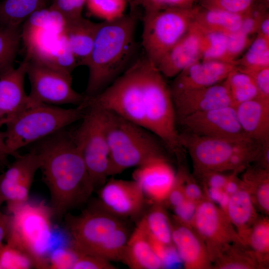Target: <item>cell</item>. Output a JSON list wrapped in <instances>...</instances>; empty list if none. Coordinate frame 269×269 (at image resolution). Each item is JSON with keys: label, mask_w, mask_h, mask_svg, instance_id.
I'll use <instances>...</instances> for the list:
<instances>
[{"label": "cell", "mask_w": 269, "mask_h": 269, "mask_svg": "<svg viewBox=\"0 0 269 269\" xmlns=\"http://www.w3.org/2000/svg\"><path fill=\"white\" fill-rule=\"evenodd\" d=\"M196 174L203 180L206 188L223 189L229 177L218 171H207Z\"/></svg>", "instance_id": "obj_48"}, {"label": "cell", "mask_w": 269, "mask_h": 269, "mask_svg": "<svg viewBox=\"0 0 269 269\" xmlns=\"http://www.w3.org/2000/svg\"><path fill=\"white\" fill-rule=\"evenodd\" d=\"M243 14L225 10L195 6L194 23L208 30L232 33L240 30Z\"/></svg>", "instance_id": "obj_27"}, {"label": "cell", "mask_w": 269, "mask_h": 269, "mask_svg": "<svg viewBox=\"0 0 269 269\" xmlns=\"http://www.w3.org/2000/svg\"></svg>", "instance_id": "obj_61"}, {"label": "cell", "mask_w": 269, "mask_h": 269, "mask_svg": "<svg viewBox=\"0 0 269 269\" xmlns=\"http://www.w3.org/2000/svg\"><path fill=\"white\" fill-rule=\"evenodd\" d=\"M86 0H51L50 6L59 11L65 19L80 17Z\"/></svg>", "instance_id": "obj_43"}, {"label": "cell", "mask_w": 269, "mask_h": 269, "mask_svg": "<svg viewBox=\"0 0 269 269\" xmlns=\"http://www.w3.org/2000/svg\"><path fill=\"white\" fill-rule=\"evenodd\" d=\"M238 171H234L233 173L229 175L228 178L223 188L224 191L229 195H231L239 190L242 186V181L237 176Z\"/></svg>", "instance_id": "obj_50"}, {"label": "cell", "mask_w": 269, "mask_h": 269, "mask_svg": "<svg viewBox=\"0 0 269 269\" xmlns=\"http://www.w3.org/2000/svg\"><path fill=\"white\" fill-rule=\"evenodd\" d=\"M66 19L57 10L50 6L32 13L23 22L22 27H34L63 32Z\"/></svg>", "instance_id": "obj_37"}, {"label": "cell", "mask_w": 269, "mask_h": 269, "mask_svg": "<svg viewBox=\"0 0 269 269\" xmlns=\"http://www.w3.org/2000/svg\"><path fill=\"white\" fill-rule=\"evenodd\" d=\"M258 166L269 170V141L262 144L261 149L256 161Z\"/></svg>", "instance_id": "obj_51"}, {"label": "cell", "mask_w": 269, "mask_h": 269, "mask_svg": "<svg viewBox=\"0 0 269 269\" xmlns=\"http://www.w3.org/2000/svg\"><path fill=\"white\" fill-rule=\"evenodd\" d=\"M101 206L121 218L138 215L142 210L145 197L135 180L112 179L100 192Z\"/></svg>", "instance_id": "obj_17"}, {"label": "cell", "mask_w": 269, "mask_h": 269, "mask_svg": "<svg viewBox=\"0 0 269 269\" xmlns=\"http://www.w3.org/2000/svg\"><path fill=\"white\" fill-rule=\"evenodd\" d=\"M14 157V161L0 175V191L8 210L28 201L35 174L40 167L38 156L33 149Z\"/></svg>", "instance_id": "obj_15"}, {"label": "cell", "mask_w": 269, "mask_h": 269, "mask_svg": "<svg viewBox=\"0 0 269 269\" xmlns=\"http://www.w3.org/2000/svg\"><path fill=\"white\" fill-rule=\"evenodd\" d=\"M197 26L201 35V59L226 61L227 34L203 29Z\"/></svg>", "instance_id": "obj_36"}, {"label": "cell", "mask_w": 269, "mask_h": 269, "mask_svg": "<svg viewBox=\"0 0 269 269\" xmlns=\"http://www.w3.org/2000/svg\"><path fill=\"white\" fill-rule=\"evenodd\" d=\"M37 142L33 150L50 192V208L61 219L85 202L95 188L72 133L64 129Z\"/></svg>", "instance_id": "obj_1"}, {"label": "cell", "mask_w": 269, "mask_h": 269, "mask_svg": "<svg viewBox=\"0 0 269 269\" xmlns=\"http://www.w3.org/2000/svg\"><path fill=\"white\" fill-rule=\"evenodd\" d=\"M152 63L145 55L134 60L103 91L93 96L85 95L86 103L116 114L145 128L147 79Z\"/></svg>", "instance_id": "obj_7"}, {"label": "cell", "mask_w": 269, "mask_h": 269, "mask_svg": "<svg viewBox=\"0 0 269 269\" xmlns=\"http://www.w3.org/2000/svg\"><path fill=\"white\" fill-rule=\"evenodd\" d=\"M250 37L241 30L227 34L226 61L236 63L252 41Z\"/></svg>", "instance_id": "obj_41"}, {"label": "cell", "mask_w": 269, "mask_h": 269, "mask_svg": "<svg viewBox=\"0 0 269 269\" xmlns=\"http://www.w3.org/2000/svg\"><path fill=\"white\" fill-rule=\"evenodd\" d=\"M180 143L192 160L195 173L243 169L256 161L262 143L251 138L231 139L179 133Z\"/></svg>", "instance_id": "obj_4"}, {"label": "cell", "mask_w": 269, "mask_h": 269, "mask_svg": "<svg viewBox=\"0 0 269 269\" xmlns=\"http://www.w3.org/2000/svg\"><path fill=\"white\" fill-rule=\"evenodd\" d=\"M177 124L183 131L200 136L231 139L249 138L241 128L233 106L193 113L178 119Z\"/></svg>", "instance_id": "obj_14"}, {"label": "cell", "mask_w": 269, "mask_h": 269, "mask_svg": "<svg viewBox=\"0 0 269 269\" xmlns=\"http://www.w3.org/2000/svg\"><path fill=\"white\" fill-rule=\"evenodd\" d=\"M104 111L110 153V176L120 174L131 167H137L154 157L164 155L154 135L148 130Z\"/></svg>", "instance_id": "obj_5"}, {"label": "cell", "mask_w": 269, "mask_h": 269, "mask_svg": "<svg viewBox=\"0 0 269 269\" xmlns=\"http://www.w3.org/2000/svg\"><path fill=\"white\" fill-rule=\"evenodd\" d=\"M27 62L24 59L17 68L0 75V131L28 108V95L24 90Z\"/></svg>", "instance_id": "obj_19"}, {"label": "cell", "mask_w": 269, "mask_h": 269, "mask_svg": "<svg viewBox=\"0 0 269 269\" xmlns=\"http://www.w3.org/2000/svg\"><path fill=\"white\" fill-rule=\"evenodd\" d=\"M166 1V0H133L130 3L133 8L141 6L145 14L164 9Z\"/></svg>", "instance_id": "obj_49"}, {"label": "cell", "mask_w": 269, "mask_h": 269, "mask_svg": "<svg viewBox=\"0 0 269 269\" xmlns=\"http://www.w3.org/2000/svg\"><path fill=\"white\" fill-rule=\"evenodd\" d=\"M122 261L133 269H159L163 267L146 239L143 229L137 224L131 234Z\"/></svg>", "instance_id": "obj_25"}, {"label": "cell", "mask_w": 269, "mask_h": 269, "mask_svg": "<svg viewBox=\"0 0 269 269\" xmlns=\"http://www.w3.org/2000/svg\"><path fill=\"white\" fill-rule=\"evenodd\" d=\"M5 202V200L0 191V206L1 205H2V204Z\"/></svg>", "instance_id": "obj_56"}, {"label": "cell", "mask_w": 269, "mask_h": 269, "mask_svg": "<svg viewBox=\"0 0 269 269\" xmlns=\"http://www.w3.org/2000/svg\"><path fill=\"white\" fill-rule=\"evenodd\" d=\"M138 224L162 244L172 245V224L161 203H153Z\"/></svg>", "instance_id": "obj_29"}, {"label": "cell", "mask_w": 269, "mask_h": 269, "mask_svg": "<svg viewBox=\"0 0 269 269\" xmlns=\"http://www.w3.org/2000/svg\"><path fill=\"white\" fill-rule=\"evenodd\" d=\"M19 27L0 26V75L13 67L21 40Z\"/></svg>", "instance_id": "obj_34"}, {"label": "cell", "mask_w": 269, "mask_h": 269, "mask_svg": "<svg viewBox=\"0 0 269 269\" xmlns=\"http://www.w3.org/2000/svg\"><path fill=\"white\" fill-rule=\"evenodd\" d=\"M226 80L234 107L259 97L252 76L238 66L230 73Z\"/></svg>", "instance_id": "obj_33"}, {"label": "cell", "mask_w": 269, "mask_h": 269, "mask_svg": "<svg viewBox=\"0 0 269 269\" xmlns=\"http://www.w3.org/2000/svg\"><path fill=\"white\" fill-rule=\"evenodd\" d=\"M220 269H252L262 267L253 252L243 243L229 247L214 263Z\"/></svg>", "instance_id": "obj_32"}, {"label": "cell", "mask_w": 269, "mask_h": 269, "mask_svg": "<svg viewBox=\"0 0 269 269\" xmlns=\"http://www.w3.org/2000/svg\"><path fill=\"white\" fill-rule=\"evenodd\" d=\"M172 244L188 269H211L212 263L205 244L192 227L175 221L172 224Z\"/></svg>", "instance_id": "obj_22"}, {"label": "cell", "mask_w": 269, "mask_h": 269, "mask_svg": "<svg viewBox=\"0 0 269 269\" xmlns=\"http://www.w3.org/2000/svg\"><path fill=\"white\" fill-rule=\"evenodd\" d=\"M135 12L100 22L85 65L89 71L86 96H94L110 85L134 61L136 49Z\"/></svg>", "instance_id": "obj_2"}, {"label": "cell", "mask_w": 269, "mask_h": 269, "mask_svg": "<svg viewBox=\"0 0 269 269\" xmlns=\"http://www.w3.org/2000/svg\"><path fill=\"white\" fill-rule=\"evenodd\" d=\"M256 0H198L199 5L243 14L248 12Z\"/></svg>", "instance_id": "obj_40"}, {"label": "cell", "mask_w": 269, "mask_h": 269, "mask_svg": "<svg viewBox=\"0 0 269 269\" xmlns=\"http://www.w3.org/2000/svg\"><path fill=\"white\" fill-rule=\"evenodd\" d=\"M258 32L259 34L269 39V16L268 13H266L261 20Z\"/></svg>", "instance_id": "obj_55"}, {"label": "cell", "mask_w": 269, "mask_h": 269, "mask_svg": "<svg viewBox=\"0 0 269 269\" xmlns=\"http://www.w3.org/2000/svg\"><path fill=\"white\" fill-rule=\"evenodd\" d=\"M198 0H197V2L198 1Z\"/></svg>", "instance_id": "obj_60"}, {"label": "cell", "mask_w": 269, "mask_h": 269, "mask_svg": "<svg viewBox=\"0 0 269 269\" xmlns=\"http://www.w3.org/2000/svg\"><path fill=\"white\" fill-rule=\"evenodd\" d=\"M241 69L247 72L253 78L258 89L259 98L269 100V66Z\"/></svg>", "instance_id": "obj_45"}, {"label": "cell", "mask_w": 269, "mask_h": 269, "mask_svg": "<svg viewBox=\"0 0 269 269\" xmlns=\"http://www.w3.org/2000/svg\"><path fill=\"white\" fill-rule=\"evenodd\" d=\"M269 170L258 166L248 169L242 180L254 204L263 212H269Z\"/></svg>", "instance_id": "obj_30"}, {"label": "cell", "mask_w": 269, "mask_h": 269, "mask_svg": "<svg viewBox=\"0 0 269 269\" xmlns=\"http://www.w3.org/2000/svg\"><path fill=\"white\" fill-rule=\"evenodd\" d=\"M197 0H166L165 8H192Z\"/></svg>", "instance_id": "obj_52"}, {"label": "cell", "mask_w": 269, "mask_h": 269, "mask_svg": "<svg viewBox=\"0 0 269 269\" xmlns=\"http://www.w3.org/2000/svg\"><path fill=\"white\" fill-rule=\"evenodd\" d=\"M201 35L193 22L186 34L163 57L156 65L165 78H174L200 60Z\"/></svg>", "instance_id": "obj_21"}, {"label": "cell", "mask_w": 269, "mask_h": 269, "mask_svg": "<svg viewBox=\"0 0 269 269\" xmlns=\"http://www.w3.org/2000/svg\"><path fill=\"white\" fill-rule=\"evenodd\" d=\"M77 257L73 248H57L49 254V269H73Z\"/></svg>", "instance_id": "obj_42"}, {"label": "cell", "mask_w": 269, "mask_h": 269, "mask_svg": "<svg viewBox=\"0 0 269 269\" xmlns=\"http://www.w3.org/2000/svg\"><path fill=\"white\" fill-rule=\"evenodd\" d=\"M133 178L140 186L144 197L153 203H162L175 183L176 172L163 155L137 167Z\"/></svg>", "instance_id": "obj_18"}, {"label": "cell", "mask_w": 269, "mask_h": 269, "mask_svg": "<svg viewBox=\"0 0 269 269\" xmlns=\"http://www.w3.org/2000/svg\"><path fill=\"white\" fill-rule=\"evenodd\" d=\"M133 0H128V2L130 3Z\"/></svg>", "instance_id": "obj_57"}, {"label": "cell", "mask_w": 269, "mask_h": 269, "mask_svg": "<svg viewBox=\"0 0 269 269\" xmlns=\"http://www.w3.org/2000/svg\"><path fill=\"white\" fill-rule=\"evenodd\" d=\"M183 189L186 199L198 203L205 198L199 186L193 178L182 168L179 169Z\"/></svg>", "instance_id": "obj_46"}, {"label": "cell", "mask_w": 269, "mask_h": 269, "mask_svg": "<svg viewBox=\"0 0 269 269\" xmlns=\"http://www.w3.org/2000/svg\"><path fill=\"white\" fill-rule=\"evenodd\" d=\"M76 253L77 257L73 269H116L110 261L106 259L96 256Z\"/></svg>", "instance_id": "obj_44"}, {"label": "cell", "mask_w": 269, "mask_h": 269, "mask_svg": "<svg viewBox=\"0 0 269 269\" xmlns=\"http://www.w3.org/2000/svg\"><path fill=\"white\" fill-rule=\"evenodd\" d=\"M241 239L243 244L253 252L262 268L267 267L269 255L268 218L257 219Z\"/></svg>", "instance_id": "obj_31"}, {"label": "cell", "mask_w": 269, "mask_h": 269, "mask_svg": "<svg viewBox=\"0 0 269 269\" xmlns=\"http://www.w3.org/2000/svg\"><path fill=\"white\" fill-rule=\"evenodd\" d=\"M9 220V215L2 214L0 216V245L2 244L3 239H5L8 223Z\"/></svg>", "instance_id": "obj_54"}, {"label": "cell", "mask_w": 269, "mask_h": 269, "mask_svg": "<svg viewBox=\"0 0 269 269\" xmlns=\"http://www.w3.org/2000/svg\"><path fill=\"white\" fill-rule=\"evenodd\" d=\"M2 214V213L1 212V211L0 210V216H1Z\"/></svg>", "instance_id": "obj_58"}, {"label": "cell", "mask_w": 269, "mask_h": 269, "mask_svg": "<svg viewBox=\"0 0 269 269\" xmlns=\"http://www.w3.org/2000/svg\"><path fill=\"white\" fill-rule=\"evenodd\" d=\"M128 0H86L89 11L103 21L117 19L124 14Z\"/></svg>", "instance_id": "obj_38"}, {"label": "cell", "mask_w": 269, "mask_h": 269, "mask_svg": "<svg viewBox=\"0 0 269 269\" xmlns=\"http://www.w3.org/2000/svg\"><path fill=\"white\" fill-rule=\"evenodd\" d=\"M235 107L246 135L262 144L269 141V100L258 97Z\"/></svg>", "instance_id": "obj_23"}, {"label": "cell", "mask_w": 269, "mask_h": 269, "mask_svg": "<svg viewBox=\"0 0 269 269\" xmlns=\"http://www.w3.org/2000/svg\"><path fill=\"white\" fill-rule=\"evenodd\" d=\"M47 0H2L0 26L20 27L34 11L45 7Z\"/></svg>", "instance_id": "obj_28"}, {"label": "cell", "mask_w": 269, "mask_h": 269, "mask_svg": "<svg viewBox=\"0 0 269 269\" xmlns=\"http://www.w3.org/2000/svg\"><path fill=\"white\" fill-rule=\"evenodd\" d=\"M99 23L82 16L66 19L63 30L78 66H85L91 52Z\"/></svg>", "instance_id": "obj_24"}, {"label": "cell", "mask_w": 269, "mask_h": 269, "mask_svg": "<svg viewBox=\"0 0 269 269\" xmlns=\"http://www.w3.org/2000/svg\"><path fill=\"white\" fill-rule=\"evenodd\" d=\"M247 48L243 56L236 61L238 67L249 69L269 66V39L258 34Z\"/></svg>", "instance_id": "obj_35"}, {"label": "cell", "mask_w": 269, "mask_h": 269, "mask_svg": "<svg viewBox=\"0 0 269 269\" xmlns=\"http://www.w3.org/2000/svg\"><path fill=\"white\" fill-rule=\"evenodd\" d=\"M100 207L86 210L76 216L65 215L73 249L110 262L122 261L131 234L122 218Z\"/></svg>", "instance_id": "obj_3"}, {"label": "cell", "mask_w": 269, "mask_h": 269, "mask_svg": "<svg viewBox=\"0 0 269 269\" xmlns=\"http://www.w3.org/2000/svg\"><path fill=\"white\" fill-rule=\"evenodd\" d=\"M25 59L30 84L28 107L41 104L78 106L84 102V94L78 93L72 87L71 74Z\"/></svg>", "instance_id": "obj_11"}, {"label": "cell", "mask_w": 269, "mask_h": 269, "mask_svg": "<svg viewBox=\"0 0 269 269\" xmlns=\"http://www.w3.org/2000/svg\"><path fill=\"white\" fill-rule=\"evenodd\" d=\"M11 155L13 156L6 145L2 132L0 131V164H4Z\"/></svg>", "instance_id": "obj_53"}, {"label": "cell", "mask_w": 269, "mask_h": 269, "mask_svg": "<svg viewBox=\"0 0 269 269\" xmlns=\"http://www.w3.org/2000/svg\"><path fill=\"white\" fill-rule=\"evenodd\" d=\"M197 203L186 199L183 203L173 208L175 220L192 227Z\"/></svg>", "instance_id": "obj_47"}, {"label": "cell", "mask_w": 269, "mask_h": 269, "mask_svg": "<svg viewBox=\"0 0 269 269\" xmlns=\"http://www.w3.org/2000/svg\"><path fill=\"white\" fill-rule=\"evenodd\" d=\"M192 227L205 244L212 264L232 244H243L224 211L206 198L197 203Z\"/></svg>", "instance_id": "obj_13"}, {"label": "cell", "mask_w": 269, "mask_h": 269, "mask_svg": "<svg viewBox=\"0 0 269 269\" xmlns=\"http://www.w3.org/2000/svg\"><path fill=\"white\" fill-rule=\"evenodd\" d=\"M8 211L6 244L28 255L34 267L49 269L50 246L52 237V212L43 202L27 201Z\"/></svg>", "instance_id": "obj_6"}, {"label": "cell", "mask_w": 269, "mask_h": 269, "mask_svg": "<svg viewBox=\"0 0 269 269\" xmlns=\"http://www.w3.org/2000/svg\"><path fill=\"white\" fill-rule=\"evenodd\" d=\"M224 212L236 227L240 238L258 219L252 196L243 184L239 190L230 196Z\"/></svg>", "instance_id": "obj_26"}, {"label": "cell", "mask_w": 269, "mask_h": 269, "mask_svg": "<svg viewBox=\"0 0 269 269\" xmlns=\"http://www.w3.org/2000/svg\"><path fill=\"white\" fill-rule=\"evenodd\" d=\"M87 106L82 123L72 134L95 188L102 186L110 176V153L106 134L105 111Z\"/></svg>", "instance_id": "obj_10"}, {"label": "cell", "mask_w": 269, "mask_h": 269, "mask_svg": "<svg viewBox=\"0 0 269 269\" xmlns=\"http://www.w3.org/2000/svg\"><path fill=\"white\" fill-rule=\"evenodd\" d=\"M1 269H28L34 267L31 258L24 252L7 244L0 248Z\"/></svg>", "instance_id": "obj_39"}, {"label": "cell", "mask_w": 269, "mask_h": 269, "mask_svg": "<svg viewBox=\"0 0 269 269\" xmlns=\"http://www.w3.org/2000/svg\"><path fill=\"white\" fill-rule=\"evenodd\" d=\"M237 65L235 62L200 59L174 77L170 91L211 86L225 80Z\"/></svg>", "instance_id": "obj_20"}, {"label": "cell", "mask_w": 269, "mask_h": 269, "mask_svg": "<svg viewBox=\"0 0 269 269\" xmlns=\"http://www.w3.org/2000/svg\"><path fill=\"white\" fill-rule=\"evenodd\" d=\"M2 244H1V245H2ZM1 245H0V248L1 246ZM0 269H1L0 264Z\"/></svg>", "instance_id": "obj_59"}, {"label": "cell", "mask_w": 269, "mask_h": 269, "mask_svg": "<svg viewBox=\"0 0 269 269\" xmlns=\"http://www.w3.org/2000/svg\"><path fill=\"white\" fill-rule=\"evenodd\" d=\"M170 92L176 120L197 112L234 106L226 79L209 87Z\"/></svg>", "instance_id": "obj_16"}, {"label": "cell", "mask_w": 269, "mask_h": 269, "mask_svg": "<svg viewBox=\"0 0 269 269\" xmlns=\"http://www.w3.org/2000/svg\"><path fill=\"white\" fill-rule=\"evenodd\" d=\"M88 106L85 100L75 108L65 109L44 104L25 109L5 127L3 135L13 156L20 148L37 142L83 118Z\"/></svg>", "instance_id": "obj_8"}, {"label": "cell", "mask_w": 269, "mask_h": 269, "mask_svg": "<svg viewBox=\"0 0 269 269\" xmlns=\"http://www.w3.org/2000/svg\"><path fill=\"white\" fill-rule=\"evenodd\" d=\"M192 8H166L143 14L142 44L145 56L156 66L189 31L194 21Z\"/></svg>", "instance_id": "obj_9"}, {"label": "cell", "mask_w": 269, "mask_h": 269, "mask_svg": "<svg viewBox=\"0 0 269 269\" xmlns=\"http://www.w3.org/2000/svg\"><path fill=\"white\" fill-rule=\"evenodd\" d=\"M21 39L28 60L70 74L78 66L63 32L22 27Z\"/></svg>", "instance_id": "obj_12"}]
</instances>
